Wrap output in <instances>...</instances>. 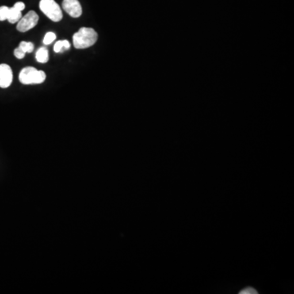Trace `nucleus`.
Masks as SVG:
<instances>
[{
	"label": "nucleus",
	"mask_w": 294,
	"mask_h": 294,
	"mask_svg": "<svg viewBox=\"0 0 294 294\" xmlns=\"http://www.w3.org/2000/svg\"><path fill=\"white\" fill-rule=\"evenodd\" d=\"M97 40V33L92 28L82 27L73 35V43L77 49H84L95 44Z\"/></svg>",
	"instance_id": "obj_1"
},
{
	"label": "nucleus",
	"mask_w": 294,
	"mask_h": 294,
	"mask_svg": "<svg viewBox=\"0 0 294 294\" xmlns=\"http://www.w3.org/2000/svg\"><path fill=\"white\" fill-rule=\"evenodd\" d=\"M36 60L40 63H46L48 61V50L46 47H40L36 52Z\"/></svg>",
	"instance_id": "obj_8"
},
{
	"label": "nucleus",
	"mask_w": 294,
	"mask_h": 294,
	"mask_svg": "<svg viewBox=\"0 0 294 294\" xmlns=\"http://www.w3.org/2000/svg\"><path fill=\"white\" fill-rule=\"evenodd\" d=\"M257 291L253 287H247V288H244L239 292V294H257Z\"/></svg>",
	"instance_id": "obj_14"
},
{
	"label": "nucleus",
	"mask_w": 294,
	"mask_h": 294,
	"mask_svg": "<svg viewBox=\"0 0 294 294\" xmlns=\"http://www.w3.org/2000/svg\"><path fill=\"white\" fill-rule=\"evenodd\" d=\"M19 47L25 51V54L26 52H32L34 50V44L31 42L22 41L20 43Z\"/></svg>",
	"instance_id": "obj_10"
},
{
	"label": "nucleus",
	"mask_w": 294,
	"mask_h": 294,
	"mask_svg": "<svg viewBox=\"0 0 294 294\" xmlns=\"http://www.w3.org/2000/svg\"><path fill=\"white\" fill-rule=\"evenodd\" d=\"M9 8L7 6L0 7V21H5L9 16Z\"/></svg>",
	"instance_id": "obj_11"
},
{
	"label": "nucleus",
	"mask_w": 294,
	"mask_h": 294,
	"mask_svg": "<svg viewBox=\"0 0 294 294\" xmlns=\"http://www.w3.org/2000/svg\"><path fill=\"white\" fill-rule=\"evenodd\" d=\"M13 70L7 64L0 65V88L6 89L13 82Z\"/></svg>",
	"instance_id": "obj_6"
},
{
	"label": "nucleus",
	"mask_w": 294,
	"mask_h": 294,
	"mask_svg": "<svg viewBox=\"0 0 294 294\" xmlns=\"http://www.w3.org/2000/svg\"><path fill=\"white\" fill-rule=\"evenodd\" d=\"M62 8L70 17L74 18L79 17L82 15V7L78 0H63Z\"/></svg>",
	"instance_id": "obj_5"
},
{
	"label": "nucleus",
	"mask_w": 294,
	"mask_h": 294,
	"mask_svg": "<svg viewBox=\"0 0 294 294\" xmlns=\"http://www.w3.org/2000/svg\"><path fill=\"white\" fill-rule=\"evenodd\" d=\"M70 47V43L67 40H62V41H58L55 43L54 49L56 52H63L66 50H68Z\"/></svg>",
	"instance_id": "obj_9"
},
{
	"label": "nucleus",
	"mask_w": 294,
	"mask_h": 294,
	"mask_svg": "<svg viewBox=\"0 0 294 294\" xmlns=\"http://www.w3.org/2000/svg\"><path fill=\"white\" fill-rule=\"evenodd\" d=\"M46 74L43 70H38L34 67H25L19 74V81L23 85H38L44 82Z\"/></svg>",
	"instance_id": "obj_2"
},
{
	"label": "nucleus",
	"mask_w": 294,
	"mask_h": 294,
	"mask_svg": "<svg viewBox=\"0 0 294 294\" xmlns=\"http://www.w3.org/2000/svg\"><path fill=\"white\" fill-rule=\"evenodd\" d=\"M39 16L35 11H30L29 13L21 17L17 22V28L20 32H26L37 25Z\"/></svg>",
	"instance_id": "obj_4"
},
{
	"label": "nucleus",
	"mask_w": 294,
	"mask_h": 294,
	"mask_svg": "<svg viewBox=\"0 0 294 294\" xmlns=\"http://www.w3.org/2000/svg\"><path fill=\"white\" fill-rule=\"evenodd\" d=\"M14 55L18 59H22V58H25V52L18 47L14 50Z\"/></svg>",
	"instance_id": "obj_13"
},
{
	"label": "nucleus",
	"mask_w": 294,
	"mask_h": 294,
	"mask_svg": "<svg viewBox=\"0 0 294 294\" xmlns=\"http://www.w3.org/2000/svg\"><path fill=\"white\" fill-rule=\"evenodd\" d=\"M21 17H22V14H21V11L15 9L14 7L9 8V16L7 19L9 22L12 23V24L18 22L21 20Z\"/></svg>",
	"instance_id": "obj_7"
},
{
	"label": "nucleus",
	"mask_w": 294,
	"mask_h": 294,
	"mask_svg": "<svg viewBox=\"0 0 294 294\" xmlns=\"http://www.w3.org/2000/svg\"><path fill=\"white\" fill-rule=\"evenodd\" d=\"M13 7H14L15 9H17V10L21 11V12H22V11L24 10V9H25V4H24V3L17 2L16 3V4H15L14 6Z\"/></svg>",
	"instance_id": "obj_15"
},
{
	"label": "nucleus",
	"mask_w": 294,
	"mask_h": 294,
	"mask_svg": "<svg viewBox=\"0 0 294 294\" xmlns=\"http://www.w3.org/2000/svg\"><path fill=\"white\" fill-rule=\"evenodd\" d=\"M56 39V35L54 32H48V33L46 34L45 36H44V39H43V43L45 45H48L50 43H52Z\"/></svg>",
	"instance_id": "obj_12"
},
{
	"label": "nucleus",
	"mask_w": 294,
	"mask_h": 294,
	"mask_svg": "<svg viewBox=\"0 0 294 294\" xmlns=\"http://www.w3.org/2000/svg\"><path fill=\"white\" fill-rule=\"evenodd\" d=\"M39 9L50 20L55 22L60 21L63 17L61 7L55 0H40Z\"/></svg>",
	"instance_id": "obj_3"
}]
</instances>
